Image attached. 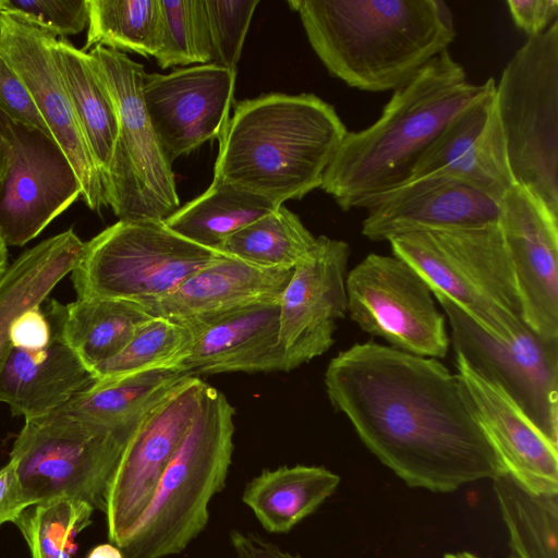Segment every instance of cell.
Returning <instances> with one entry per match:
<instances>
[{"instance_id": "f546056e", "label": "cell", "mask_w": 558, "mask_h": 558, "mask_svg": "<svg viewBox=\"0 0 558 558\" xmlns=\"http://www.w3.org/2000/svg\"><path fill=\"white\" fill-rule=\"evenodd\" d=\"M280 206L262 195L213 179L204 193L180 206L163 223L180 236L216 251L231 234Z\"/></svg>"}, {"instance_id": "ee69618b", "label": "cell", "mask_w": 558, "mask_h": 558, "mask_svg": "<svg viewBox=\"0 0 558 558\" xmlns=\"http://www.w3.org/2000/svg\"><path fill=\"white\" fill-rule=\"evenodd\" d=\"M86 558H124V556L117 545L100 544L94 547Z\"/></svg>"}, {"instance_id": "484cf974", "label": "cell", "mask_w": 558, "mask_h": 558, "mask_svg": "<svg viewBox=\"0 0 558 558\" xmlns=\"http://www.w3.org/2000/svg\"><path fill=\"white\" fill-rule=\"evenodd\" d=\"M85 252L72 229L48 238L23 252L0 280V369L12 349L13 322L27 310L39 306L80 264Z\"/></svg>"}, {"instance_id": "2e32d148", "label": "cell", "mask_w": 558, "mask_h": 558, "mask_svg": "<svg viewBox=\"0 0 558 558\" xmlns=\"http://www.w3.org/2000/svg\"><path fill=\"white\" fill-rule=\"evenodd\" d=\"M350 252L345 241L319 235L293 268L279 301V338L287 372L333 345L337 320L347 314Z\"/></svg>"}, {"instance_id": "5b68a950", "label": "cell", "mask_w": 558, "mask_h": 558, "mask_svg": "<svg viewBox=\"0 0 558 558\" xmlns=\"http://www.w3.org/2000/svg\"><path fill=\"white\" fill-rule=\"evenodd\" d=\"M233 416L226 396L207 384L147 509L119 547L124 558L172 557L203 532L210 500L223 489L231 465Z\"/></svg>"}, {"instance_id": "ab89813d", "label": "cell", "mask_w": 558, "mask_h": 558, "mask_svg": "<svg viewBox=\"0 0 558 558\" xmlns=\"http://www.w3.org/2000/svg\"><path fill=\"white\" fill-rule=\"evenodd\" d=\"M513 23L529 37L537 36L558 21V0H508Z\"/></svg>"}, {"instance_id": "836d02e7", "label": "cell", "mask_w": 558, "mask_h": 558, "mask_svg": "<svg viewBox=\"0 0 558 558\" xmlns=\"http://www.w3.org/2000/svg\"><path fill=\"white\" fill-rule=\"evenodd\" d=\"M192 342L190 327L154 316L116 356L93 368L96 383L150 369H177L186 359Z\"/></svg>"}, {"instance_id": "cb8c5ba5", "label": "cell", "mask_w": 558, "mask_h": 558, "mask_svg": "<svg viewBox=\"0 0 558 558\" xmlns=\"http://www.w3.org/2000/svg\"><path fill=\"white\" fill-rule=\"evenodd\" d=\"M51 331L41 350L12 347L0 369V401L25 421L51 413L97 381L59 332Z\"/></svg>"}, {"instance_id": "ffe728a7", "label": "cell", "mask_w": 558, "mask_h": 558, "mask_svg": "<svg viewBox=\"0 0 558 558\" xmlns=\"http://www.w3.org/2000/svg\"><path fill=\"white\" fill-rule=\"evenodd\" d=\"M426 177L460 181L498 202L515 184L495 90L448 123L420 157L405 182Z\"/></svg>"}, {"instance_id": "1f68e13d", "label": "cell", "mask_w": 558, "mask_h": 558, "mask_svg": "<svg viewBox=\"0 0 558 558\" xmlns=\"http://www.w3.org/2000/svg\"><path fill=\"white\" fill-rule=\"evenodd\" d=\"M316 238L283 205L227 238L216 251L240 260L275 269H293Z\"/></svg>"}, {"instance_id": "f1b7e54d", "label": "cell", "mask_w": 558, "mask_h": 558, "mask_svg": "<svg viewBox=\"0 0 558 558\" xmlns=\"http://www.w3.org/2000/svg\"><path fill=\"white\" fill-rule=\"evenodd\" d=\"M191 376L194 375L173 368H158L99 381L54 411L111 426L137 425Z\"/></svg>"}, {"instance_id": "603a6c76", "label": "cell", "mask_w": 558, "mask_h": 558, "mask_svg": "<svg viewBox=\"0 0 558 558\" xmlns=\"http://www.w3.org/2000/svg\"><path fill=\"white\" fill-rule=\"evenodd\" d=\"M293 269L263 268L221 254L170 294L141 304L155 317L191 323L246 306L279 302Z\"/></svg>"}, {"instance_id": "30bf717a", "label": "cell", "mask_w": 558, "mask_h": 558, "mask_svg": "<svg viewBox=\"0 0 558 558\" xmlns=\"http://www.w3.org/2000/svg\"><path fill=\"white\" fill-rule=\"evenodd\" d=\"M220 255L180 236L163 222L119 220L85 242L71 280L78 299L143 304L170 294Z\"/></svg>"}, {"instance_id": "4fadbf2b", "label": "cell", "mask_w": 558, "mask_h": 558, "mask_svg": "<svg viewBox=\"0 0 558 558\" xmlns=\"http://www.w3.org/2000/svg\"><path fill=\"white\" fill-rule=\"evenodd\" d=\"M0 134L10 146L0 184V236L8 246H23L82 196V186L53 138L1 112Z\"/></svg>"}, {"instance_id": "8992f818", "label": "cell", "mask_w": 558, "mask_h": 558, "mask_svg": "<svg viewBox=\"0 0 558 558\" xmlns=\"http://www.w3.org/2000/svg\"><path fill=\"white\" fill-rule=\"evenodd\" d=\"M389 243L433 293L451 300L489 335L507 338L526 324L498 221L412 232Z\"/></svg>"}, {"instance_id": "681fc988", "label": "cell", "mask_w": 558, "mask_h": 558, "mask_svg": "<svg viewBox=\"0 0 558 558\" xmlns=\"http://www.w3.org/2000/svg\"><path fill=\"white\" fill-rule=\"evenodd\" d=\"M165 558H171V557H165Z\"/></svg>"}, {"instance_id": "4316f807", "label": "cell", "mask_w": 558, "mask_h": 558, "mask_svg": "<svg viewBox=\"0 0 558 558\" xmlns=\"http://www.w3.org/2000/svg\"><path fill=\"white\" fill-rule=\"evenodd\" d=\"M51 51L104 185L119 130L113 97L89 52L66 38H54Z\"/></svg>"}, {"instance_id": "4dcf8cb0", "label": "cell", "mask_w": 558, "mask_h": 558, "mask_svg": "<svg viewBox=\"0 0 558 558\" xmlns=\"http://www.w3.org/2000/svg\"><path fill=\"white\" fill-rule=\"evenodd\" d=\"M510 558H558V494H535L501 472L493 480Z\"/></svg>"}, {"instance_id": "b9f144b4", "label": "cell", "mask_w": 558, "mask_h": 558, "mask_svg": "<svg viewBox=\"0 0 558 558\" xmlns=\"http://www.w3.org/2000/svg\"><path fill=\"white\" fill-rule=\"evenodd\" d=\"M28 507L15 464L10 460L0 469V525L14 522Z\"/></svg>"}, {"instance_id": "52a82bcc", "label": "cell", "mask_w": 558, "mask_h": 558, "mask_svg": "<svg viewBox=\"0 0 558 558\" xmlns=\"http://www.w3.org/2000/svg\"><path fill=\"white\" fill-rule=\"evenodd\" d=\"M138 424L111 426L57 411L25 421L10 460L29 507L65 497L105 512L109 487Z\"/></svg>"}, {"instance_id": "44dd1931", "label": "cell", "mask_w": 558, "mask_h": 558, "mask_svg": "<svg viewBox=\"0 0 558 558\" xmlns=\"http://www.w3.org/2000/svg\"><path fill=\"white\" fill-rule=\"evenodd\" d=\"M458 379L469 403L508 473L535 494H558V445L496 385L456 355Z\"/></svg>"}, {"instance_id": "f6af8a7d", "label": "cell", "mask_w": 558, "mask_h": 558, "mask_svg": "<svg viewBox=\"0 0 558 558\" xmlns=\"http://www.w3.org/2000/svg\"><path fill=\"white\" fill-rule=\"evenodd\" d=\"M10 161V146L8 141L0 134V184L2 183Z\"/></svg>"}, {"instance_id": "e575fe53", "label": "cell", "mask_w": 558, "mask_h": 558, "mask_svg": "<svg viewBox=\"0 0 558 558\" xmlns=\"http://www.w3.org/2000/svg\"><path fill=\"white\" fill-rule=\"evenodd\" d=\"M94 509L72 498H53L26 508L14 521L32 558H71L74 537L90 523Z\"/></svg>"}, {"instance_id": "f35d334b", "label": "cell", "mask_w": 558, "mask_h": 558, "mask_svg": "<svg viewBox=\"0 0 558 558\" xmlns=\"http://www.w3.org/2000/svg\"><path fill=\"white\" fill-rule=\"evenodd\" d=\"M0 112L13 122L40 131L53 138L24 82L1 56Z\"/></svg>"}, {"instance_id": "9a60e30c", "label": "cell", "mask_w": 558, "mask_h": 558, "mask_svg": "<svg viewBox=\"0 0 558 558\" xmlns=\"http://www.w3.org/2000/svg\"><path fill=\"white\" fill-rule=\"evenodd\" d=\"M57 38L17 12L0 10V56L27 87L50 133L73 166L92 210L107 206L100 172L75 117L51 51Z\"/></svg>"}, {"instance_id": "5bb4252c", "label": "cell", "mask_w": 558, "mask_h": 558, "mask_svg": "<svg viewBox=\"0 0 558 558\" xmlns=\"http://www.w3.org/2000/svg\"><path fill=\"white\" fill-rule=\"evenodd\" d=\"M206 383L191 376L155 405L129 440L108 490L109 541L121 546L147 509L199 409Z\"/></svg>"}, {"instance_id": "bcb514c9", "label": "cell", "mask_w": 558, "mask_h": 558, "mask_svg": "<svg viewBox=\"0 0 558 558\" xmlns=\"http://www.w3.org/2000/svg\"><path fill=\"white\" fill-rule=\"evenodd\" d=\"M8 267V245L0 236V280L4 276Z\"/></svg>"}, {"instance_id": "d590c367", "label": "cell", "mask_w": 558, "mask_h": 558, "mask_svg": "<svg viewBox=\"0 0 558 558\" xmlns=\"http://www.w3.org/2000/svg\"><path fill=\"white\" fill-rule=\"evenodd\" d=\"M158 51L161 69L211 62V45L205 0H159Z\"/></svg>"}, {"instance_id": "7a4b0ae2", "label": "cell", "mask_w": 558, "mask_h": 558, "mask_svg": "<svg viewBox=\"0 0 558 558\" xmlns=\"http://www.w3.org/2000/svg\"><path fill=\"white\" fill-rule=\"evenodd\" d=\"M495 87L493 77L482 84L469 82L463 66L442 51L393 92L373 124L347 132L320 189L344 211L367 209L404 183L448 123Z\"/></svg>"}, {"instance_id": "7bdbcfd3", "label": "cell", "mask_w": 558, "mask_h": 558, "mask_svg": "<svg viewBox=\"0 0 558 558\" xmlns=\"http://www.w3.org/2000/svg\"><path fill=\"white\" fill-rule=\"evenodd\" d=\"M230 541L236 558H300L251 532L233 530Z\"/></svg>"}, {"instance_id": "c3c4849f", "label": "cell", "mask_w": 558, "mask_h": 558, "mask_svg": "<svg viewBox=\"0 0 558 558\" xmlns=\"http://www.w3.org/2000/svg\"><path fill=\"white\" fill-rule=\"evenodd\" d=\"M444 558H454V554L453 553H447Z\"/></svg>"}, {"instance_id": "83f0119b", "label": "cell", "mask_w": 558, "mask_h": 558, "mask_svg": "<svg viewBox=\"0 0 558 558\" xmlns=\"http://www.w3.org/2000/svg\"><path fill=\"white\" fill-rule=\"evenodd\" d=\"M340 477L324 466L264 470L250 481L242 501L269 533H288L337 489Z\"/></svg>"}, {"instance_id": "ba28073f", "label": "cell", "mask_w": 558, "mask_h": 558, "mask_svg": "<svg viewBox=\"0 0 558 558\" xmlns=\"http://www.w3.org/2000/svg\"><path fill=\"white\" fill-rule=\"evenodd\" d=\"M495 99L515 184L558 216V21L515 51Z\"/></svg>"}, {"instance_id": "d6986e66", "label": "cell", "mask_w": 558, "mask_h": 558, "mask_svg": "<svg viewBox=\"0 0 558 558\" xmlns=\"http://www.w3.org/2000/svg\"><path fill=\"white\" fill-rule=\"evenodd\" d=\"M499 203L453 179L421 178L404 182L371 205L362 221V234L374 242H389L412 232L494 223Z\"/></svg>"}, {"instance_id": "7dc6e473", "label": "cell", "mask_w": 558, "mask_h": 558, "mask_svg": "<svg viewBox=\"0 0 558 558\" xmlns=\"http://www.w3.org/2000/svg\"><path fill=\"white\" fill-rule=\"evenodd\" d=\"M454 558H481L470 551H461V553H457L454 554Z\"/></svg>"}, {"instance_id": "d6a6232c", "label": "cell", "mask_w": 558, "mask_h": 558, "mask_svg": "<svg viewBox=\"0 0 558 558\" xmlns=\"http://www.w3.org/2000/svg\"><path fill=\"white\" fill-rule=\"evenodd\" d=\"M83 51L95 47L155 57L159 45V0H87Z\"/></svg>"}, {"instance_id": "9c48e42d", "label": "cell", "mask_w": 558, "mask_h": 558, "mask_svg": "<svg viewBox=\"0 0 558 558\" xmlns=\"http://www.w3.org/2000/svg\"><path fill=\"white\" fill-rule=\"evenodd\" d=\"M113 97L119 130L104 181L107 205L119 220L163 222L180 208L171 162L149 121L142 96L143 64L125 53L89 51Z\"/></svg>"}, {"instance_id": "8fae6325", "label": "cell", "mask_w": 558, "mask_h": 558, "mask_svg": "<svg viewBox=\"0 0 558 558\" xmlns=\"http://www.w3.org/2000/svg\"><path fill=\"white\" fill-rule=\"evenodd\" d=\"M433 295L448 320L454 354L558 445V339H545L527 324L507 338L494 337L451 300Z\"/></svg>"}, {"instance_id": "8d00e7d4", "label": "cell", "mask_w": 558, "mask_h": 558, "mask_svg": "<svg viewBox=\"0 0 558 558\" xmlns=\"http://www.w3.org/2000/svg\"><path fill=\"white\" fill-rule=\"evenodd\" d=\"M258 0H205L211 62L236 70Z\"/></svg>"}, {"instance_id": "e0dca14e", "label": "cell", "mask_w": 558, "mask_h": 558, "mask_svg": "<svg viewBox=\"0 0 558 558\" xmlns=\"http://www.w3.org/2000/svg\"><path fill=\"white\" fill-rule=\"evenodd\" d=\"M236 70L215 63L145 74L143 101L167 159L221 137L232 105Z\"/></svg>"}, {"instance_id": "7c38bea8", "label": "cell", "mask_w": 558, "mask_h": 558, "mask_svg": "<svg viewBox=\"0 0 558 558\" xmlns=\"http://www.w3.org/2000/svg\"><path fill=\"white\" fill-rule=\"evenodd\" d=\"M347 313L361 330L395 349L444 359L446 316L423 277L396 255L371 253L345 277Z\"/></svg>"}, {"instance_id": "277c9868", "label": "cell", "mask_w": 558, "mask_h": 558, "mask_svg": "<svg viewBox=\"0 0 558 558\" xmlns=\"http://www.w3.org/2000/svg\"><path fill=\"white\" fill-rule=\"evenodd\" d=\"M348 130L314 94H264L242 100L219 138L214 180L283 205L320 187Z\"/></svg>"}, {"instance_id": "74e56055", "label": "cell", "mask_w": 558, "mask_h": 558, "mask_svg": "<svg viewBox=\"0 0 558 558\" xmlns=\"http://www.w3.org/2000/svg\"><path fill=\"white\" fill-rule=\"evenodd\" d=\"M0 10L21 13L61 38L88 24L87 0H0Z\"/></svg>"}, {"instance_id": "6da1fadb", "label": "cell", "mask_w": 558, "mask_h": 558, "mask_svg": "<svg viewBox=\"0 0 558 558\" xmlns=\"http://www.w3.org/2000/svg\"><path fill=\"white\" fill-rule=\"evenodd\" d=\"M324 383L333 409L410 487L451 493L504 472L457 374L437 359L354 343L330 360Z\"/></svg>"}, {"instance_id": "7402d4cb", "label": "cell", "mask_w": 558, "mask_h": 558, "mask_svg": "<svg viewBox=\"0 0 558 558\" xmlns=\"http://www.w3.org/2000/svg\"><path fill=\"white\" fill-rule=\"evenodd\" d=\"M279 302H267L182 323L192 330L193 342L177 369L194 376L287 372L279 338Z\"/></svg>"}, {"instance_id": "60d3db41", "label": "cell", "mask_w": 558, "mask_h": 558, "mask_svg": "<svg viewBox=\"0 0 558 558\" xmlns=\"http://www.w3.org/2000/svg\"><path fill=\"white\" fill-rule=\"evenodd\" d=\"M51 335L50 323L39 305L27 310L13 322L10 341L12 347L37 351L49 344Z\"/></svg>"}, {"instance_id": "d4e9b609", "label": "cell", "mask_w": 558, "mask_h": 558, "mask_svg": "<svg viewBox=\"0 0 558 558\" xmlns=\"http://www.w3.org/2000/svg\"><path fill=\"white\" fill-rule=\"evenodd\" d=\"M45 314L63 341L93 371L116 356L151 316L133 301L85 298L62 305L49 300Z\"/></svg>"}, {"instance_id": "ac0fdd59", "label": "cell", "mask_w": 558, "mask_h": 558, "mask_svg": "<svg viewBox=\"0 0 558 558\" xmlns=\"http://www.w3.org/2000/svg\"><path fill=\"white\" fill-rule=\"evenodd\" d=\"M498 223L525 323L541 337L558 339V216L513 184L499 203Z\"/></svg>"}, {"instance_id": "3957f363", "label": "cell", "mask_w": 558, "mask_h": 558, "mask_svg": "<svg viewBox=\"0 0 558 558\" xmlns=\"http://www.w3.org/2000/svg\"><path fill=\"white\" fill-rule=\"evenodd\" d=\"M330 75L364 92L397 90L454 40L442 0H290Z\"/></svg>"}]
</instances>
